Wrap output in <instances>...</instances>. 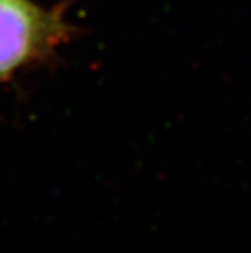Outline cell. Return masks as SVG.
Listing matches in <instances>:
<instances>
[{
	"mask_svg": "<svg viewBox=\"0 0 251 253\" xmlns=\"http://www.w3.org/2000/svg\"><path fill=\"white\" fill-rule=\"evenodd\" d=\"M71 28L59 10L30 0H0V82L67 41Z\"/></svg>",
	"mask_w": 251,
	"mask_h": 253,
	"instance_id": "obj_1",
	"label": "cell"
}]
</instances>
